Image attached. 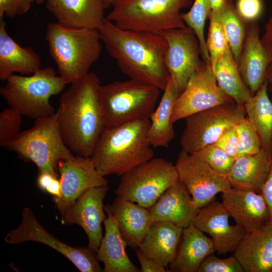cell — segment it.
Returning a JSON list of instances; mask_svg holds the SVG:
<instances>
[{
  "instance_id": "obj_19",
  "label": "cell",
  "mask_w": 272,
  "mask_h": 272,
  "mask_svg": "<svg viewBox=\"0 0 272 272\" xmlns=\"http://www.w3.org/2000/svg\"><path fill=\"white\" fill-rule=\"evenodd\" d=\"M147 209L153 221L170 223L182 229L192 224L200 210L195 206L190 194L179 180Z\"/></svg>"
},
{
  "instance_id": "obj_20",
  "label": "cell",
  "mask_w": 272,
  "mask_h": 272,
  "mask_svg": "<svg viewBox=\"0 0 272 272\" xmlns=\"http://www.w3.org/2000/svg\"><path fill=\"white\" fill-rule=\"evenodd\" d=\"M259 32L256 22L249 24L238 63L241 77L253 95L265 80L267 68L272 62Z\"/></svg>"
},
{
  "instance_id": "obj_7",
  "label": "cell",
  "mask_w": 272,
  "mask_h": 272,
  "mask_svg": "<svg viewBox=\"0 0 272 272\" xmlns=\"http://www.w3.org/2000/svg\"><path fill=\"white\" fill-rule=\"evenodd\" d=\"M6 81L0 88L1 96L22 116L34 119L55 112L50 98L60 93L67 84L50 66L31 75H12Z\"/></svg>"
},
{
  "instance_id": "obj_16",
  "label": "cell",
  "mask_w": 272,
  "mask_h": 272,
  "mask_svg": "<svg viewBox=\"0 0 272 272\" xmlns=\"http://www.w3.org/2000/svg\"><path fill=\"white\" fill-rule=\"evenodd\" d=\"M108 190V185L87 190L61 215L62 224H77L82 228L88 238V247L96 253L103 236L101 225L107 217L103 200Z\"/></svg>"
},
{
  "instance_id": "obj_46",
  "label": "cell",
  "mask_w": 272,
  "mask_h": 272,
  "mask_svg": "<svg viewBox=\"0 0 272 272\" xmlns=\"http://www.w3.org/2000/svg\"><path fill=\"white\" fill-rule=\"evenodd\" d=\"M45 192L52 195L53 198H59L61 195V185L59 179L54 178L46 189Z\"/></svg>"
},
{
  "instance_id": "obj_45",
  "label": "cell",
  "mask_w": 272,
  "mask_h": 272,
  "mask_svg": "<svg viewBox=\"0 0 272 272\" xmlns=\"http://www.w3.org/2000/svg\"><path fill=\"white\" fill-rule=\"evenodd\" d=\"M55 177L53 175L46 173H38L37 183L39 188L43 191H45L46 188L49 185L52 180Z\"/></svg>"
},
{
  "instance_id": "obj_12",
  "label": "cell",
  "mask_w": 272,
  "mask_h": 272,
  "mask_svg": "<svg viewBox=\"0 0 272 272\" xmlns=\"http://www.w3.org/2000/svg\"><path fill=\"white\" fill-rule=\"evenodd\" d=\"M234 102L219 87L211 63L202 60L200 67L190 77L177 98L171 121L174 124L198 112Z\"/></svg>"
},
{
  "instance_id": "obj_10",
  "label": "cell",
  "mask_w": 272,
  "mask_h": 272,
  "mask_svg": "<svg viewBox=\"0 0 272 272\" xmlns=\"http://www.w3.org/2000/svg\"><path fill=\"white\" fill-rule=\"evenodd\" d=\"M245 115L244 106L234 102L213 107L186 117L180 139L181 150L192 154L214 144L227 128L237 125Z\"/></svg>"
},
{
  "instance_id": "obj_29",
  "label": "cell",
  "mask_w": 272,
  "mask_h": 272,
  "mask_svg": "<svg viewBox=\"0 0 272 272\" xmlns=\"http://www.w3.org/2000/svg\"><path fill=\"white\" fill-rule=\"evenodd\" d=\"M160 103L152 113L147 132L152 147L168 148L174 139L175 133L171 118L173 107L179 93L169 76Z\"/></svg>"
},
{
  "instance_id": "obj_8",
  "label": "cell",
  "mask_w": 272,
  "mask_h": 272,
  "mask_svg": "<svg viewBox=\"0 0 272 272\" xmlns=\"http://www.w3.org/2000/svg\"><path fill=\"white\" fill-rule=\"evenodd\" d=\"M192 0H117L106 18L122 29L160 34L186 27L181 10Z\"/></svg>"
},
{
  "instance_id": "obj_11",
  "label": "cell",
  "mask_w": 272,
  "mask_h": 272,
  "mask_svg": "<svg viewBox=\"0 0 272 272\" xmlns=\"http://www.w3.org/2000/svg\"><path fill=\"white\" fill-rule=\"evenodd\" d=\"M5 240L10 244L27 241L41 243L62 254L81 272L103 271L95 252L88 247L76 248L59 240L43 228L27 207L23 209L19 225L7 234Z\"/></svg>"
},
{
  "instance_id": "obj_34",
  "label": "cell",
  "mask_w": 272,
  "mask_h": 272,
  "mask_svg": "<svg viewBox=\"0 0 272 272\" xmlns=\"http://www.w3.org/2000/svg\"><path fill=\"white\" fill-rule=\"evenodd\" d=\"M192 155L203 161L216 172L227 176L236 159L215 144L209 145Z\"/></svg>"
},
{
  "instance_id": "obj_18",
  "label": "cell",
  "mask_w": 272,
  "mask_h": 272,
  "mask_svg": "<svg viewBox=\"0 0 272 272\" xmlns=\"http://www.w3.org/2000/svg\"><path fill=\"white\" fill-rule=\"evenodd\" d=\"M222 197L230 217L246 233L258 230L269 222V208L261 193L231 187L222 193Z\"/></svg>"
},
{
  "instance_id": "obj_13",
  "label": "cell",
  "mask_w": 272,
  "mask_h": 272,
  "mask_svg": "<svg viewBox=\"0 0 272 272\" xmlns=\"http://www.w3.org/2000/svg\"><path fill=\"white\" fill-rule=\"evenodd\" d=\"M175 165L179 181L198 209L214 200L218 193L231 188L227 175L216 172L200 159L182 150Z\"/></svg>"
},
{
  "instance_id": "obj_25",
  "label": "cell",
  "mask_w": 272,
  "mask_h": 272,
  "mask_svg": "<svg viewBox=\"0 0 272 272\" xmlns=\"http://www.w3.org/2000/svg\"><path fill=\"white\" fill-rule=\"evenodd\" d=\"M107 217L104 221L105 234L96 252L103 263L104 272H141L133 264L126 251L127 246L118 230L116 220L108 205L104 206Z\"/></svg>"
},
{
  "instance_id": "obj_21",
  "label": "cell",
  "mask_w": 272,
  "mask_h": 272,
  "mask_svg": "<svg viewBox=\"0 0 272 272\" xmlns=\"http://www.w3.org/2000/svg\"><path fill=\"white\" fill-rule=\"evenodd\" d=\"M45 7L64 26L98 30L106 17L103 0H47Z\"/></svg>"
},
{
  "instance_id": "obj_38",
  "label": "cell",
  "mask_w": 272,
  "mask_h": 272,
  "mask_svg": "<svg viewBox=\"0 0 272 272\" xmlns=\"http://www.w3.org/2000/svg\"><path fill=\"white\" fill-rule=\"evenodd\" d=\"M244 269L234 255L227 258L217 257L214 253L201 263L197 272H244Z\"/></svg>"
},
{
  "instance_id": "obj_32",
  "label": "cell",
  "mask_w": 272,
  "mask_h": 272,
  "mask_svg": "<svg viewBox=\"0 0 272 272\" xmlns=\"http://www.w3.org/2000/svg\"><path fill=\"white\" fill-rule=\"evenodd\" d=\"M210 15L221 25L234 59L238 64L249 23L239 15L233 0H225L222 6L216 11H212Z\"/></svg>"
},
{
  "instance_id": "obj_24",
  "label": "cell",
  "mask_w": 272,
  "mask_h": 272,
  "mask_svg": "<svg viewBox=\"0 0 272 272\" xmlns=\"http://www.w3.org/2000/svg\"><path fill=\"white\" fill-rule=\"evenodd\" d=\"M234 252L245 272H272V222L247 233Z\"/></svg>"
},
{
  "instance_id": "obj_48",
  "label": "cell",
  "mask_w": 272,
  "mask_h": 272,
  "mask_svg": "<svg viewBox=\"0 0 272 272\" xmlns=\"http://www.w3.org/2000/svg\"><path fill=\"white\" fill-rule=\"evenodd\" d=\"M224 1L225 0H210L212 11H216L219 9L224 3Z\"/></svg>"
},
{
  "instance_id": "obj_39",
  "label": "cell",
  "mask_w": 272,
  "mask_h": 272,
  "mask_svg": "<svg viewBox=\"0 0 272 272\" xmlns=\"http://www.w3.org/2000/svg\"><path fill=\"white\" fill-rule=\"evenodd\" d=\"M235 8L240 17L246 22H256L264 11L262 0H237Z\"/></svg>"
},
{
  "instance_id": "obj_41",
  "label": "cell",
  "mask_w": 272,
  "mask_h": 272,
  "mask_svg": "<svg viewBox=\"0 0 272 272\" xmlns=\"http://www.w3.org/2000/svg\"><path fill=\"white\" fill-rule=\"evenodd\" d=\"M236 125L227 128L214 143L235 158L238 157V142Z\"/></svg>"
},
{
  "instance_id": "obj_3",
  "label": "cell",
  "mask_w": 272,
  "mask_h": 272,
  "mask_svg": "<svg viewBox=\"0 0 272 272\" xmlns=\"http://www.w3.org/2000/svg\"><path fill=\"white\" fill-rule=\"evenodd\" d=\"M150 119L105 127L90 157L98 172L105 177L122 176L153 158L147 132Z\"/></svg>"
},
{
  "instance_id": "obj_5",
  "label": "cell",
  "mask_w": 272,
  "mask_h": 272,
  "mask_svg": "<svg viewBox=\"0 0 272 272\" xmlns=\"http://www.w3.org/2000/svg\"><path fill=\"white\" fill-rule=\"evenodd\" d=\"M59 115L58 108L49 116L35 119L31 128L20 132L5 148L34 163L38 173L46 172L57 177L59 162L74 156L63 140Z\"/></svg>"
},
{
  "instance_id": "obj_30",
  "label": "cell",
  "mask_w": 272,
  "mask_h": 272,
  "mask_svg": "<svg viewBox=\"0 0 272 272\" xmlns=\"http://www.w3.org/2000/svg\"><path fill=\"white\" fill-rule=\"evenodd\" d=\"M265 79L255 94L244 105L247 118L255 128L261 148L272 156V101Z\"/></svg>"
},
{
  "instance_id": "obj_22",
  "label": "cell",
  "mask_w": 272,
  "mask_h": 272,
  "mask_svg": "<svg viewBox=\"0 0 272 272\" xmlns=\"http://www.w3.org/2000/svg\"><path fill=\"white\" fill-rule=\"evenodd\" d=\"M41 67L39 55L30 47H22L8 34L0 18V80L6 81L14 73L31 75Z\"/></svg>"
},
{
  "instance_id": "obj_17",
  "label": "cell",
  "mask_w": 272,
  "mask_h": 272,
  "mask_svg": "<svg viewBox=\"0 0 272 272\" xmlns=\"http://www.w3.org/2000/svg\"><path fill=\"white\" fill-rule=\"evenodd\" d=\"M230 217L222 202L213 200L200 209L192 224L212 237L215 251L219 254L234 252L247 234L237 225H231Z\"/></svg>"
},
{
  "instance_id": "obj_9",
  "label": "cell",
  "mask_w": 272,
  "mask_h": 272,
  "mask_svg": "<svg viewBox=\"0 0 272 272\" xmlns=\"http://www.w3.org/2000/svg\"><path fill=\"white\" fill-rule=\"evenodd\" d=\"M178 180L175 165L161 158H153L121 176L114 192L117 196L148 208Z\"/></svg>"
},
{
  "instance_id": "obj_37",
  "label": "cell",
  "mask_w": 272,
  "mask_h": 272,
  "mask_svg": "<svg viewBox=\"0 0 272 272\" xmlns=\"http://www.w3.org/2000/svg\"><path fill=\"white\" fill-rule=\"evenodd\" d=\"M21 114L10 107L0 113V145L5 147L19 134Z\"/></svg>"
},
{
  "instance_id": "obj_1",
  "label": "cell",
  "mask_w": 272,
  "mask_h": 272,
  "mask_svg": "<svg viewBox=\"0 0 272 272\" xmlns=\"http://www.w3.org/2000/svg\"><path fill=\"white\" fill-rule=\"evenodd\" d=\"M98 30L124 75L164 90L169 74L165 62L167 43L162 35L122 29L106 18Z\"/></svg>"
},
{
  "instance_id": "obj_6",
  "label": "cell",
  "mask_w": 272,
  "mask_h": 272,
  "mask_svg": "<svg viewBox=\"0 0 272 272\" xmlns=\"http://www.w3.org/2000/svg\"><path fill=\"white\" fill-rule=\"evenodd\" d=\"M160 90L154 85L131 79L101 85L98 92L105 126L150 119Z\"/></svg>"
},
{
  "instance_id": "obj_28",
  "label": "cell",
  "mask_w": 272,
  "mask_h": 272,
  "mask_svg": "<svg viewBox=\"0 0 272 272\" xmlns=\"http://www.w3.org/2000/svg\"><path fill=\"white\" fill-rule=\"evenodd\" d=\"M192 224L183 229L176 255L169 265L170 272H197L202 261L215 249L211 239Z\"/></svg>"
},
{
  "instance_id": "obj_26",
  "label": "cell",
  "mask_w": 272,
  "mask_h": 272,
  "mask_svg": "<svg viewBox=\"0 0 272 272\" xmlns=\"http://www.w3.org/2000/svg\"><path fill=\"white\" fill-rule=\"evenodd\" d=\"M271 160L272 156L262 148L255 154L236 158L227 175L231 187L261 193Z\"/></svg>"
},
{
  "instance_id": "obj_2",
  "label": "cell",
  "mask_w": 272,
  "mask_h": 272,
  "mask_svg": "<svg viewBox=\"0 0 272 272\" xmlns=\"http://www.w3.org/2000/svg\"><path fill=\"white\" fill-rule=\"evenodd\" d=\"M98 76L89 72L61 94L59 125L63 140L77 155L90 157L105 128Z\"/></svg>"
},
{
  "instance_id": "obj_47",
  "label": "cell",
  "mask_w": 272,
  "mask_h": 272,
  "mask_svg": "<svg viewBox=\"0 0 272 272\" xmlns=\"http://www.w3.org/2000/svg\"><path fill=\"white\" fill-rule=\"evenodd\" d=\"M266 79L268 83V89L271 95L270 100L272 101V62L268 65L267 68Z\"/></svg>"
},
{
  "instance_id": "obj_36",
  "label": "cell",
  "mask_w": 272,
  "mask_h": 272,
  "mask_svg": "<svg viewBox=\"0 0 272 272\" xmlns=\"http://www.w3.org/2000/svg\"><path fill=\"white\" fill-rule=\"evenodd\" d=\"M236 127L238 141V157L258 153L261 149L260 140L255 128L248 118H243Z\"/></svg>"
},
{
  "instance_id": "obj_49",
  "label": "cell",
  "mask_w": 272,
  "mask_h": 272,
  "mask_svg": "<svg viewBox=\"0 0 272 272\" xmlns=\"http://www.w3.org/2000/svg\"><path fill=\"white\" fill-rule=\"evenodd\" d=\"M103 5L105 9L108 8L109 7L111 6L112 4L117 1V0H103Z\"/></svg>"
},
{
  "instance_id": "obj_15",
  "label": "cell",
  "mask_w": 272,
  "mask_h": 272,
  "mask_svg": "<svg viewBox=\"0 0 272 272\" xmlns=\"http://www.w3.org/2000/svg\"><path fill=\"white\" fill-rule=\"evenodd\" d=\"M57 171L61 185V195L52 200L63 214L72 207L78 197L87 190L108 185V181L96 169L90 157L79 155L59 162Z\"/></svg>"
},
{
  "instance_id": "obj_27",
  "label": "cell",
  "mask_w": 272,
  "mask_h": 272,
  "mask_svg": "<svg viewBox=\"0 0 272 272\" xmlns=\"http://www.w3.org/2000/svg\"><path fill=\"white\" fill-rule=\"evenodd\" d=\"M183 229L170 223L154 221L138 248L147 256L166 267L176 255Z\"/></svg>"
},
{
  "instance_id": "obj_33",
  "label": "cell",
  "mask_w": 272,
  "mask_h": 272,
  "mask_svg": "<svg viewBox=\"0 0 272 272\" xmlns=\"http://www.w3.org/2000/svg\"><path fill=\"white\" fill-rule=\"evenodd\" d=\"M211 11L210 0H194L189 11L181 14L184 24L194 31L199 41L202 60L210 63L204 30L206 20L209 18Z\"/></svg>"
},
{
  "instance_id": "obj_44",
  "label": "cell",
  "mask_w": 272,
  "mask_h": 272,
  "mask_svg": "<svg viewBox=\"0 0 272 272\" xmlns=\"http://www.w3.org/2000/svg\"><path fill=\"white\" fill-rule=\"evenodd\" d=\"M261 41L267 50L272 62V15L264 26V32Z\"/></svg>"
},
{
  "instance_id": "obj_31",
  "label": "cell",
  "mask_w": 272,
  "mask_h": 272,
  "mask_svg": "<svg viewBox=\"0 0 272 272\" xmlns=\"http://www.w3.org/2000/svg\"><path fill=\"white\" fill-rule=\"evenodd\" d=\"M213 71L220 88L237 105L244 106L251 98L253 95L241 77L230 47L219 58Z\"/></svg>"
},
{
  "instance_id": "obj_42",
  "label": "cell",
  "mask_w": 272,
  "mask_h": 272,
  "mask_svg": "<svg viewBox=\"0 0 272 272\" xmlns=\"http://www.w3.org/2000/svg\"><path fill=\"white\" fill-rule=\"evenodd\" d=\"M141 265V272H166L165 267L145 254L139 248L135 251Z\"/></svg>"
},
{
  "instance_id": "obj_4",
  "label": "cell",
  "mask_w": 272,
  "mask_h": 272,
  "mask_svg": "<svg viewBox=\"0 0 272 272\" xmlns=\"http://www.w3.org/2000/svg\"><path fill=\"white\" fill-rule=\"evenodd\" d=\"M45 38L59 75L67 84L88 74L102 51V41L97 29L70 27L52 22L47 26Z\"/></svg>"
},
{
  "instance_id": "obj_14",
  "label": "cell",
  "mask_w": 272,
  "mask_h": 272,
  "mask_svg": "<svg viewBox=\"0 0 272 272\" xmlns=\"http://www.w3.org/2000/svg\"><path fill=\"white\" fill-rule=\"evenodd\" d=\"M160 34L167 43L165 56L166 68L180 94L202 64L199 41L188 26L168 30Z\"/></svg>"
},
{
  "instance_id": "obj_40",
  "label": "cell",
  "mask_w": 272,
  "mask_h": 272,
  "mask_svg": "<svg viewBox=\"0 0 272 272\" xmlns=\"http://www.w3.org/2000/svg\"><path fill=\"white\" fill-rule=\"evenodd\" d=\"M36 0H0V18H13L26 14Z\"/></svg>"
},
{
  "instance_id": "obj_23",
  "label": "cell",
  "mask_w": 272,
  "mask_h": 272,
  "mask_svg": "<svg viewBox=\"0 0 272 272\" xmlns=\"http://www.w3.org/2000/svg\"><path fill=\"white\" fill-rule=\"evenodd\" d=\"M108 205L126 245L139 247L154 222L147 208L118 196Z\"/></svg>"
},
{
  "instance_id": "obj_50",
  "label": "cell",
  "mask_w": 272,
  "mask_h": 272,
  "mask_svg": "<svg viewBox=\"0 0 272 272\" xmlns=\"http://www.w3.org/2000/svg\"><path fill=\"white\" fill-rule=\"evenodd\" d=\"M47 0H36L35 3L39 5L45 4Z\"/></svg>"
},
{
  "instance_id": "obj_43",
  "label": "cell",
  "mask_w": 272,
  "mask_h": 272,
  "mask_svg": "<svg viewBox=\"0 0 272 272\" xmlns=\"http://www.w3.org/2000/svg\"><path fill=\"white\" fill-rule=\"evenodd\" d=\"M261 194L264 197L269 208L270 216L269 222H272V160L269 174L262 186Z\"/></svg>"
},
{
  "instance_id": "obj_35",
  "label": "cell",
  "mask_w": 272,
  "mask_h": 272,
  "mask_svg": "<svg viewBox=\"0 0 272 272\" xmlns=\"http://www.w3.org/2000/svg\"><path fill=\"white\" fill-rule=\"evenodd\" d=\"M209 18L210 22L206 43L211 65L214 70L217 61L229 45L226 35L220 23L210 14Z\"/></svg>"
}]
</instances>
